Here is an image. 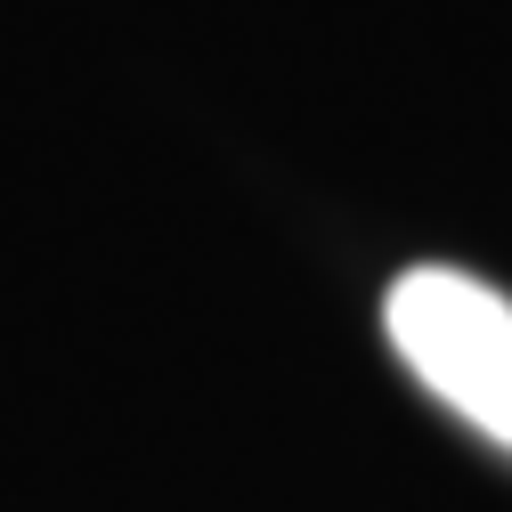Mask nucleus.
Segmentation results:
<instances>
[{
	"label": "nucleus",
	"instance_id": "1",
	"mask_svg": "<svg viewBox=\"0 0 512 512\" xmlns=\"http://www.w3.org/2000/svg\"><path fill=\"white\" fill-rule=\"evenodd\" d=\"M382 334L447 415L512 447V301L496 285L464 269H407L382 301Z\"/></svg>",
	"mask_w": 512,
	"mask_h": 512
}]
</instances>
